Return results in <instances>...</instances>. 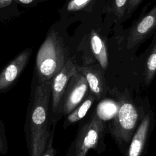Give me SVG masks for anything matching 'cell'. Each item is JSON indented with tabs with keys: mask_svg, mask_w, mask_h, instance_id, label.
Masks as SVG:
<instances>
[{
	"mask_svg": "<svg viewBox=\"0 0 156 156\" xmlns=\"http://www.w3.org/2000/svg\"><path fill=\"white\" fill-rule=\"evenodd\" d=\"M51 82L40 81L33 74L24 127L29 156H41L50 136Z\"/></svg>",
	"mask_w": 156,
	"mask_h": 156,
	"instance_id": "1",
	"label": "cell"
},
{
	"mask_svg": "<svg viewBox=\"0 0 156 156\" xmlns=\"http://www.w3.org/2000/svg\"><path fill=\"white\" fill-rule=\"evenodd\" d=\"M69 58L63 38L55 29H50L39 48L33 74L40 81L52 80Z\"/></svg>",
	"mask_w": 156,
	"mask_h": 156,
	"instance_id": "2",
	"label": "cell"
},
{
	"mask_svg": "<svg viewBox=\"0 0 156 156\" xmlns=\"http://www.w3.org/2000/svg\"><path fill=\"white\" fill-rule=\"evenodd\" d=\"M105 124L96 112L79 130L66 156H87L92 149H96L102 139Z\"/></svg>",
	"mask_w": 156,
	"mask_h": 156,
	"instance_id": "3",
	"label": "cell"
},
{
	"mask_svg": "<svg viewBox=\"0 0 156 156\" xmlns=\"http://www.w3.org/2000/svg\"><path fill=\"white\" fill-rule=\"evenodd\" d=\"M77 66L74 57H69L62 69L52 79L50 105V124L56 125L60 118L62 100L71 77L77 71Z\"/></svg>",
	"mask_w": 156,
	"mask_h": 156,
	"instance_id": "4",
	"label": "cell"
},
{
	"mask_svg": "<svg viewBox=\"0 0 156 156\" xmlns=\"http://www.w3.org/2000/svg\"><path fill=\"white\" fill-rule=\"evenodd\" d=\"M138 120V113L134 105L127 100H122L110 123L113 135L118 140L129 141L132 136Z\"/></svg>",
	"mask_w": 156,
	"mask_h": 156,
	"instance_id": "5",
	"label": "cell"
},
{
	"mask_svg": "<svg viewBox=\"0 0 156 156\" xmlns=\"http://www.w3.org/2000/svg\"><path fill=\"white\" fill-rule=\"evenodd\" d=\"M88 85L85 77L78 71L70 79L61 105L60 118L71 113L88 95Z\"/></svg>",
	"mask_w": 156,
	"mask_h": 156,
	"instance_id": "6",
	"label": "cell"
},
{
	"mask_svg": "<svg viewBox=\"0 0 156 156\" xmlns=\"http://www.w3.org/2000/svg\"><path fill=\"white\" fill-rule=\"evenodd\" d=\"M32 50L20 52L0 71V94L9 91L16 84L30 60Z\"/></svg>",
	"mask_w": 156,
	"mask_h": 156,
	"instance_id": "7",
	"label": "cell"
},
{
	"mask_svg": "<svg viewBox=\"0 0 156 156\" xmlns=\"http://www.w3.org/2000/svg\"><path fill=\"white\" fill-rule=\"evenodd\" d=\"M156 32V4L130 28L127 38V48L140 45Z\"/></svg>",
	"mask_w": 156,
	"mask_h": 156,
	"instance_id": "8",
	"label": "cell"
},
{
	"mask_svg": "<svg viewBox=\"0 0 156 156\" xmlns=\"http://www.w3.org/2000/svg\"><path fill=\"white\" fill-rule=\"evenodd\" d=\"M77 71L85 78L90 93L96 100H102L107 95L108 88L104 71L99 63L92 65L77 66Z\"/></svg>",
	"mask_w": 156,
	"mask_h": 156,
	"instance_id": "9",
	"label": "cell"
},
{
	"mask_svg": "<svg viewBox=\"0 0 156 156\" xmlns=\"http://www.w3.org/2000/svg\"><path fill=\"white\" fill-rule=\"evenodd\" d=\"M150 124V116L146 115L133 136L127 156H141L148 135Z\"/></svg>",
	"mask_w": 156,
	"mask_h": 156,
	"instance_id": "10",
	"label": "cell"
},
{
	"mask_svg": "<svg viewBox=\"0 0 156 156\" xmlns=\"http://www.w3.org/2000/svg\"><path fill=\"white\" fill-rule=\"evenodd\" d=\"M90 44L96 60L102 69L105 70L108 64L106 44L101 35L94 30H92L90 32Z\"/></svg>",
	"mask_w": 156,
	"mask_h": 156,
	"instance_id": "11",
	"label": "cell"
},
{
	"mask_svg": "<svg viewBox=\"0 0 156 156\" xmlns=\"http://www.w3.org/2000/svg\"><path fill=\"white\" fill-rule=\"evenodd\" d=\"M95 100V98L91 93L88 94L83 101L79 104L71 113L65 116V118L63 123L64 129L67 127L70 124L82 119L86 115L87 112L91 107Z\"/></svg>",
	"mask_w": 156,
	"mask_h": 156,
	"instance_id": "12",
	"label": "cell"
},
{
	"mask_svg": "<svg viewBox=\"0 0 156 156\" xmlns=\"http://www.w3.org/2000/svg\"><path fill=\"white\" fill-rule=\"evenodd\" d=\"M153 41L154 44L147 57L145 69V80L147 85L151 83L156 73V32Z\"/></svg>",
	"mask_w": 156,
	"mask_h": 156,
	"instance_id": "13",
	"label": "cell"
},
{
	"mask_svg": "<svg viewBox=\"0 0 156 156\" xmlns=\"http://www.w3.org/2000/svg\"><path fill=\"white\" fill-rule=\"evenodd\" d=\"M129 0H113L110 7V12H112L118 21L124 17Z\"/></svg>",
	"mask_w": 156,
	"mask_h": 156,
	"instance_id": "14",
	"label": "cell"
},
{
	"mask_svg": "<svg viewBox=\"0 0 156 156\" xmlns=\"http://www.w3.org/2000/svg\"><path fill=\"white\" fill-rule=\"evenodd\" d=\"M95 0H69L66 4L67 12H72L80 10Z\"/></svg>",
	"mask_w": 156,
	"mask_h": 156,
	"instance_id": "15",
	"label": "cell"
},
{
	"mask_svg": "<svg viewBox=\"0 0 156 156\" xmlns=\"http://www.w3.org/2000/svg\"><path fill=\"white\" fill-rule=\"evenodd\" d=\"M8 152V144L4 123L0 118V154L5 155Z\"/></svg>",
	"mask_w": 156,
	"mask_h": 156,
	"instance_id": "16",
	"label": "cell"
},
{
	"mask_svg": "<svg viewBox=\"0 0 156 156\" xmlns=\"http://www.w3.org/2000/svg\"><path fill=\"white\" fill-rule=\"evenodd\" d=\"M51 130L50 136L47 143V145L44 151L43 152L41 156H56V150L55 149L53 143H54V136L55 125H52Z\"/></svg>",
	"mask_w": 156,
	"mask_h": 156,
	"instance_id": "17",
	"label": "cell"
},
{
	"mask_svg": "<svg viewBox=\"0 0 156 156\" xmlns=\"http://www.w3.org/2000/svg\"><path fill=\"white\" fill-rule=\"evenodd\" d=\"M143 1V0H129L124 16L126 18L130 17Z\"/></svg>",
	"mask_w": 156,
	"mask_h": 156,
	"instance_id": "18",
	"label": "cell"
},
{
	"mask_svg": "<svg viewBox=\"0 0 156 156\" xmlns=\"http://www.w3.org/2000/svg\"><path fill=\"white\" fill-rule=\"evenodd\" d=\"M15 1L19 2H21L23 4H30L32 3L40 2L41 0H15ZM41 1H44V0H41Z\"/></svg>",
	"mask_w": 156,
	"mask_h": 156,
	"instance_id": "19",
	"label": "cell"
},
{
	"mask_svg": "<svg viewBox=\"0 0 156 156\" xmlns=\"http://www.w3.org/2000/svg\"><path fill=\"white\" fill-rule=\"evenodd\" d=\"M13 0H0V8H3L9 5Z\"/></svg>",
	"mask_w": 156,
	"mask_h": 156,
	"instance_id": "20",
	"label": "cell"
}]
</instances>
